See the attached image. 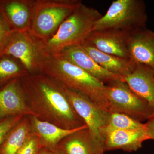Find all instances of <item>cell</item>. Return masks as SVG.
I'll list each match as a JSON object with an SVG mask.
<instances>
[{
    "mask_svg": "<svg viewBox=\"0 0 154 154\" xmlns=\"http://www.w3.org/2000/svg\"><path fill=\"white\" fill-rule=\"evenodd\" d=\"M28 107L38 119L71 130L86 125L70 102L64 87L43 72L20 78Z\"/></svg>",
    "mask_w": 154,
    "mask_h": 154,
    "instance_id": "1",
    "label": "cell"
},
{
    "mask_svg": "<svg viewBox=\"0 0 154 154\" xmlns=\"http://www.w3.org/2000/svg\"><path fill=\"white\" fill-rule=\"evenodd\" d=\"M12 31L0 14V56L8 43Z\"/></svg>",
    "mask_w": 154,
    "mask_h": 154,
    "instance_id": "24",
    "label": "cell"
},
{
    "mask_svg": "<svg viewBox=\"0 0 154 154\" xmlns=\"http://www.w3.org/2000/svg\"><path fill=\"white\" fill-rule=\"evenodd\" d=\"M145 5L141 0H116L94 24L93 31L114 30L131 33L145 28Z\"/></svg>",
    "mask_w": 154,
    "mask_h": 154,
    "instance_id": "4",
    "label": "cell"
},
{
    "mask_svg": "<svg viewBox=\"0 0 154 154\" xmlns=\"http://www.w3.org/2000/svg\"><path fill=\"white\" fill-rule=\"evenodd\" d=\"M51 154H65L60 149L58 148H56L54 150L51 152Z\"/></svg>",
    "mask_w": 154,
    "mask_h": 154,
    "instance_id": "27",
    "label": "cell"
},
{
    "mask_svg": "<svg viewBox=\"0 0 154 154\" xmlns=\"http://www.w3.org/2000/svg\"><path fill=\"white\" fill-rule=\"evenodd\" d=\"M146 124V128L149 140H154V116L150 119Z\"/></svg>",
    "mask_w": 154,
    "mask_h": 154,
    "instance_id": "25",
    "label": "cell"
},
{
    "mask_svg": "<svg viewBox=\"0 0 154 154\" xmlns=\"http://www.w3.org/2000/svg\"><path fill=\"white\" fill-rule=\"evenodd\" d=\"M147 140L149 138L146 128L132 130L107 128L105 152L118 149L129 152L137 151Z\"/></svg>",
    "mask_w": 154,
    "mask_h": 154,
    "instance_id": "14",
    "label": "cell"
},
{
    "mask_svg": "<svg viewBox=\"0 0 154 154\" xmlns=\"http://www.w3.org/2000/svg\"><path fill=\"white\" fill-rule=\"evenodd\" d=\"M82 45L99 65L107 71L122 78L130 73L137 66L129 59L102 52L86 42Z\"/></svg>",
    "mask_w": 154,
    "mask_h": 154,
    "instance_id": "17",
    "label": "cell"
},
{
    "mask_svg": "<svg viewBox=\"0 0 154 154\" xmlns=\"http://www.w3.org/2000/svg\"><path fill=\"white\" fill-rule=\"evenodd\" d=\"M52 55H57L66 60L105 85L122 79L120 76L107 71L99 65L87 53L82 45L66 48Z\"/></svg>",
    "mask_w": 154,
    "mask_h": 154,
    "instance_id": "13",
    "label": "cell"
},
{
    "mask_svg": "<svg viewBox=\"0 0 154 154\" xmlns=\"http://www.w3.org/2000/svg\"><path fill=\"white\" fill-rule=\"evenodd\" d=\"M108 111L125 114L141 122L154 116V108L122 79L106 85Z\"/></svg>",
    "mask_w": 154,
    "mask_h": 154,
    "instance_id": "8",
    "label": "cell"
},
{
    "mask_svg": "<svg viewBox=\"0 0 154 154\" xmlns=\"http://www.w3.org/2000/svg\"><path fill=\"white\" fill-rule=\"evenodd\" d=\"M122 80L154 108V70L137 66L133 71L122 77Z\"/></svg>",
    "mask_w": 154,
    "mask_h": 154,
    "instance_id": "16",
    "label": "cell"
},
{
    "mask_svg": "<svg viewBox=\"0 0 154 154\" xmlns=\"http://www.w3.org/2000/svg\"><path fill=\"white\" fill-rule=\"evenodd\" d=\"M23 115L34 116L28 107L20 79L0 88V121Z\"/></svg>",
    "mask_w": 154,
    "mask_h": 154,
    "instance_id": "10",
    "label": "cell"
},
{
    "mask_svg": "<svg viewBox=\"0 0 154 154\" xmlns=\"http://www.w3.org/2000/svg\"><path fill=\"white\" fill-rule=\"evenodd\" d=\"M146 128L145 123L122 113L110 112L107 128L115 130H137Z\"/></svg>",
    "mask_w": 154,
    "mask_h": 154,
    "instance_id": "21",
    "label": "cell"
},
{
    "mask_svg": "<svg viewBox=\"0 0 154 154\" xmlns=\"http://www.w3.org/2000/svg\"><path fill=\"white\" fill-rule=\"evenodd\" d=\"M129 60L136 65L154 70V32L146 28L129 34L128 42Z\"/></svg>",
    "mask_w": 154,
    "mask_h": 154,
    "instance_id": "11",
    "label": "cell"
},
{
    "mask_svg": "<svg viewBox=\"0 0 154 154\" xmlns=\"http://www.w3.org/2000/svg\"><path fill=\"white\" fill-rule=\"evenodd\" d=\"M57 148L65 154H96L87 127L69 134L61 141Z\"/></svg>",
    "mask_w": 154,
    "mask_h": 154,
    "instance_id": "18",
    "label": "cell"
},
{
    "mask_svg": "<svg viewBox=\"0 0 154 154\" xmlns=\"http://www.w3.org/2000/svg\"><path fill=\"white\" fill-rule=\"evenodd\" d=\"M64 88L75 110L88 127L96 154H104L110 111L103 109L84 94Z\"/></svg>",
    "mask_w": 154,
    "mask_h": 154,
    "instance_id": "7",
    "label": "cell"
},
{
    "mask_svg": "<svg viewBox=\"0 0 154 154\" xmlns=\"http://www.w3.org/2000/svg\"><path fill=\"white\" fill-rule=\"evenodd\" d=\"M42 148L39 139L31 133L28 139L16 154H38Z\"/></svg>",
    "mask_w": 154,
    "mask_h": 154,
    "instance_id": "22",
    "label": "cell"
},
{
    "mask_svg": "<svg viewBox=\"0 0 154 154\" xmlns=\"http://www.w3.org/2000/svg\"><path fill=\"white\" fill-rule=\"evenodd\" d=\"M28 116L13 128L0 146V154H16L31 134Z\"/></svg>",
    "mask_w": 154,
    "mask_h": 154,
    "instance_id": "19",
    "label": "cell"
},
{
    "mask_svg": "<svg viewBox=\"0 0 154 154\" xmlns=\"http://www.w3.org/2000/svg\"><path fill=\"white\" fill-rule=\"evenodd\" d=\"M24 116H18L0 121V146L11 130L22 120Z\"/></svg>",
    "mask_w": 154,
    "mask_h": 154,
    "instance_id": "23",
    "label": "cell"
},
{
    "mask_svg": "<svg viewBox=\"0 0 154 154\" xmlns=\"http://www.w3.org/2000/svg\"><path fill=\"white\" fill-rule=\"evenodd\" d=\"M42 72L67 89L84 94L108 111L106 85L69 61L58 56L51 55Z\"/></svg>",
    "mask_w": 154,
    "mask_h": 154,
    "instance_id": "2",
    "label": "cell"
},
{
    "mask_svg": "<svg viewBox=\"0 0 154 154\" xmlns=\"http://www.w3.org/2000/svg\"><path fill=\"white\" fill-rule=\"evenodd\" d=\"M28 73L17 59L7 55L0 56V88Z\"/></svg>",
    "mask_w": 154,
    "mask_h": 154,
    "instance_id": "20",
    "label": "cell"
},
{
    "mask_svg": "<svg viewBox=\"0 0 154 154\" xmlns=\"http://www.w3.org/2000/svg\"><path fill=\"white\" fill-rule=\"evenodd\" d=\"M82 3L80 0H36L29 31L40 40L47 41Z\"/></svg>",
    "mask_w": 154,
    "mask_h": 154,
    "instance_id": "5",
    "label": "cell"
},
{
    "mask_svg": "<svg viewBox=\"0 0 154 154\" xmlns=\"http://www.w3.org/2000/svg\"><path fill=\"white\" fill-rule=\"evenodd\" d=\"M130 34L118 30L94 31L85 42L102 52L129 59L128 42Z\"/></svg>",
    "mask_w": 154,
    "mask_h": 154,
    "instance_id": "12",
    "label": "cell"
},
{
    "mask_svg": "<svg viewBox=\"0 0 154 154\" xmlns=\"http://www.w3.org/2000/svg\"><path fill=\"white\" fill-rule=\"evenodd\" d=\"M102 16L96 9L82 3L63 22L55 35L44 41L48 51L52 55L66 48L82 45Z\"/></svg>",
    "mask_w": 154,
    "mask_h": 154,
    "instance_id": "3",
    "label": "cell"
},
{
    "mask_svg": "<svg viewBox=\"0 0 154 154\" xmlns=\"http://www.w3.org/2000/svg\"><path fill=\"white\" fill-rule=\"evenodd\" d=\"M51 152L52 151L48 149H47L42 148L38 154H51Z\"/></svg>",
    "mask_w": 154,
    "mask_h": 154,
    "instance_id": "26",
    "label": "cell"
},
{
    "mask_svg": "<svg viewBox=\"0 0 154 154\" xmlns=\"http://www.w3.org/2000/svg\"><path fill=\"white\" fill-rule=\"evenodd\" d=\"M31 132L39 139L42 148L52 151L59 143L69 134L87 127L86 125L74 129L62 128L55 125L42 121L34 116H28Z\"/></svg>",
    "mask_w": 154,
    "mask_h": 154,
    "instance_id": "15",
    "label": "cell"
},
{
    "mask_svg": "<svg viewBox=\"0 0 154 154\" xmlns=\"http://www.w3.org/2000/svg\"><path fill=\"white\" fill-rule=\"evenodd\" d=\"M3 55L17 59L28 74H35L42 72L51 54L46 49L44 41L28 30L12 32Z\"/></svg>",
    "mask_w": 154,
    "mask_h": 154,
    "instance_id": "6",
    "label": "cell"
},
{
    "mask_svg": "<svg viewBox=\"0 0 154 154\" xmlns=\"http://www.w3.org/2000/svg\"><path fill=\"white\" fill-rule=\"evenodd\" d=\"M36 0H0V14L12 32L30 30Z\"/></svg>",
    "mask_w": 154,
    "mask_h": 154,
    "instance_id": "9",
    "label": "cell"
}]
</instances>
